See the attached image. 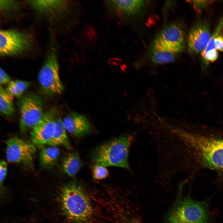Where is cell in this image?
<instances>
[{"instance_id":"6da1fadb","label":"cell","mask_w":223,"mask_h":223,"mask_svg":"<svg viewBox=\"0 0 223 223\" xmlns=\"http://www.w3.org/2000/svg\"><path fill=\"white\" fill-rule=\"evenodd\" d=\"M170 136L173 154L178 159V171L210 169L223 186V134L192 132L173 126Z\"/></svg>"},{"instance_id":"7a4b0ae2","label":"cell","mask_w":223,"mask_h":223,"mask_svg":"<svg viewBox=\"0 0 223 223\" xmlns=\"http://www.w3.org/2000/svg\"><path fill=\"white\" fill-rule=\"evenodd\" d=\"M60 201L65 215L73 223H86L91 217L93 210L90 200L79 184L72 182L64 186Z\"/></svg>"},{"instance_id":"3957f363","label":"cell","mask_w":223,"mask_h":223,"mask_svg":"<svg viewBox=\"0 0 223 223\" xmlns=\"http://www.w3.org/2000/svg\"><path fill=\"white\" fill-rule=\"evenodd\" d=\"M135 138L134 133L127 134L99 146L93 156L94 164L106 167L116 166L129 170V154Z\"/></svg>"},{"instance_id":"277c9868","label":"cell","mask_w":223,"mask_h":223,"mask_svg":"<svg viewBox=\"0 0 223 223\" xmlns=\"http://www.w3.org/2000/svg\"><path fill=\"white\" fill-rule=\"evenodd\" d=\"M165 219L167 223H209L208 203L178 196Z\"/></svg>"},{"instance_id":"5b68a950","label":"cell","mask_w":223,"mask_h":223,"mask_svg":"<svg viewBox=\"0 0 223 223\" xmlns=\"http://www.w3.org/2000/svg\"><path fill=\"white\" fill-rule=\"evenodd\" d=\"M41 90L47 96L61 94L64 88L60 80L57 56L54 50L47 55L38 75Z\"/></svg>"},{"instance_id":"8992f818","label":"cell","mask_w":223,"mask_h":223,"mask_svg":"<svg viewBox=\"0 0 223 223\" xmlns=\"http://www.w3.org/2000/svg\"><path fill=\"white\" fill-rule=\"evenodd\" d=\"M19 104L20 114V129L24 132L31 130L44 114L42 100L35 94H28L20 98Z\"/></svg>"},{"instance_id":"52a82bcc","label":"cell","mask_w":223,"mask_h":223,"mask_svg":"<svg viewBox=\"0 0 223 223\" xmlns=\"http://www.w3.org/2000/svg\"><path fill=\"white\" fill-rule=\"evenodd\" d=\"M32 41L24 32L12 29L0 31V55L2 56L16 55L29 50Z\"/></svg>"},{"instance_id":"ba28073f","label":"cell","mask_w":223,"mask_h":223,"mask_svg":"<svg viewBox=\"0 0 223 223\" xmlns=\"http://www.w3.org/2000/svg\"><path fill=\"white\" fill-rule=\"evenodd\" d=\"M6 156L9 162L32 166L37 150L29 142L16 137H12L5 141Z\"/></svg>"},{"instance_id":"9c48e42d","label":"cell","mask_w":223,"mask_h":223,"mask_svg":"<svg viewBox=\"0 0 223 223\" xmlns=\"http://www.w3.org/2000/svg\"><path fill=\"white\" fill-rule=\"evenodd\" d=\"M56 115L54 109L45 112L41 120L31 130L30 138L33 144L39 147L48 145L55 130Z\"/></svg>"},{"instance_id":"30bf717a","label":"cell","mask_w":223,"mask_h":223,"mask_svg":"<svg viewBox=\"0 0 223 223\" xmlns=\"http://www.w3.org/2000/svg\"><path fill=\"white\" fill-rule=\"evenodd\" d=\"M156 39L179 53L184 47V32L179 25L176 23H171L164 27Z\"/></svg>"},{"instance_id":"8fae6325","label":"cell","mask_w":223,"mask_h":223,"mask_svg":"<svg viewBox=\"0 0 223 223\" xmlns=\"http://www.w3.org/2000/svg\"><path fill=\"white\" fill-rule=\"evenodd\" d=\"M211 36L208 25L200 23L193 27L187 37L188 49L195 54L201 53L206 47Z\"/></svg>"},{"instance_id":"7c38bea8","label":"cell","mask_w":223,"mask_h":223,"mask_svg":"<svg viewBox=\"0 0 223 223\" xmlns=\"http://www.w3.org/2000/svg\"><path fill=\"white\" fill-rule=\"evenodd\" d=\"M63 122L66 131L77 137L86 135L91 130V125L87 118L77 112L68 114L64 117Z\"/></svg>"},{"instance_id":"4fadbf2b","label":"cell","mask_w":223,"mask_h":223,"mask_svg":"<svg viewBox=\"0 0 223 223\" xmlns=\"http://www.w3.org/2000/svg\"><path fill=\"white\" fill-rule=\"evenodd\" d=\"M144 0H109L106 3L109 9L118 15L136 14L144 7Z\"/></svg>"},{"instance_id":"5bb4252c","label":"cell","mask_w":223,"mask_h":223,"mask_svg":"<svg viewBox=\"0 0 223 223\" xmlns=\"http://www.w3.org/2000/svg\"><path fill=\"white\" fill-rule=\"evenodd\" d=\"M150 53L152 62L157 65L173 62L179 54L156 38L152 44Z\"/></svg>"},{"instance_id":"9a60e30c","label":"cell","mask_w":223,"mask_h":223,"mask_svg":"<svg viewBox=\"0 0 223 223\" xmlns=\"http://www.w3.org/2000/svg\"><path fill=\"white\" fill-rule=\"evenodd\" d=\"M26 2L35 11L44 15L53 14L65 11L69 3L64 0H27Z\"/></svg>"},{"instance_id":"2e32d148","label":"cell","mask_w":223,"mask_h":223,"mask_svg":"<svg viewBox=\"0 0 223 223\" xmlns=\"http://www.w3.org/2000/svg\"><path fill=\"white\" fill-rule=\"evenodd\" d=\"M66 131L63 120L60 116H57L56 115L55 130L48 145L50 146H55L60 145L68 149H71V143Z\"/></svg>"},{"instance_id":"e0dca14e","label":"cell","mask_w":223,"mask_h":223,"mask_svg":"<svg viewBox=\"0 0 223 223\" xmlns=\"http://www.w3.org/2000/svg\"><path fill=\"white\" fill-rule=\"evenodd\" d=\"M223 27V19L219 23L205 49L201 53V56L207 62H213L218 56L217 50L215 44V39L219 35Z\"/></svg>"},{"instance_id":"ac0fdd59","label":"cell","mask_w":223,"mask_h":223,"mask_svg":"<svg viewBox=\"0 0 223 223\" xmlns=\"http://www.w3.org/2000/svg\"><path fill=\"white\" fill-rule=\"evenodd\" d=\"M81 162L78 155L76 152L67 154L63 159L61 167L63 172L70 176H75L81 166Z\"/></svg>"},{"instance_id":"d6986e66","label":"cell","mask_w":223,"mask_h":223,"mask_svg":"<svg viewBox=\"0 0 223 223\" xmlns=\"http://www.w3.org/2000/svg\"><path fill=\"white\" fill-rule=\"evenodd\" d=\"M60 151L56 146H50L44 148L39 155V160L42 165L46 167H51L57 161Z\"/></svg>"},{"instance_id":"ffe728a7","label":"cell","mask_w":223,"mask_h":223,"mask_svg":"<svg viewBox=\"0 0 223 223\" xmlns=\"http://www.w3.org/2000/svg\"><path fill=\"white\" fill-rule=\"evenodd\" d=\"M0 110L7 116L12 115L15 112L13 97L1 86L0 87Z\"/></svg>"},{"instance_id":"44dd1931","label":"cell","mask_w":223,"mask_h":223,"mask_svg":"<svg viewBox=\"0 0 223 223\" xmlns=\"http://www.w3.org/2000/svg\"><path fill=\"white\" fill-rule=\"evenodd\" d=\"M31 85L30 82L26 81H11L7 84L5 89L13 97H20Z\"/></svg>"},{"instance_id":"7402d4cb","label":"cell","mask_w":223,"mask_h":223,"mask_svg":"<svg viewBox=\"0 0 223 223\" xmlns=\"http://www.w3.org/2000/svg\"><path fill=\"white\" fill-rule=\"evenodd\" d=\"M92 174L94 179L102 180L109 175V172L106 167L98 164H94L92 169Z\"/></svg>"},{"instance_id":"603a6c76","label":"cell","mask_w":223,"mask_h":223,"mask_svg":"<svg viewBox=\"0 0 223 223\" xmlns=\"http://www.w3.org/2000/svg\"><path fill=\"white\" fill-rule=\"evenodd\" d=\"M19 4L17 1L13 0H0L1 11L8 12L18 9Z\"/></svg>"},{"instance_id":"cb8c5ba5","label":"cell","mask_w":223,"mask_h":223,"mask_svg":"<svg viewBox=\"0 0 223 223\" xmlns=\"http://www.w3.org/2000/svg\"><path fill=\"white\" fill-rule=\"evenodd\" d=\"M7 165L6 162L2 160L0 162V183L2 186L7 175Z\"/></svg>"},{"instance_id":"d4e9b609","label":"cell","mask_w":223,"mask_h":223,"mask_svg":"<svg viewBox=\"0 0 223 223\" xmlns=\"http://www.w3.org/2000/svg\"><path fill=\"white\" fill-rule=\"evenodd\" d=\"M10 77L1 68L0 69V84L1 85L8 84L11 81Z\"/></svg>"},{"instance_id":"484cf974","label":"cell","mask_w":223,"mask_h":223,"mask_svg":"<svg viewBox=\"0 0 223 223\" xmlns=\"http://www.w3.org/2000/svg\"><path fill=\"white\" fill-rule=\"evenodd\" d=\"M208 1H192L191 3L193 5L195 9L198 11H201V10L206 6L208 3H210Z\"/></svg>"},{"instance_id":"4316f807","label":"cell","mask_w":223,"mask_h":223,"mask_svg":"<svg viewBox=\"0 0 223 223\" xmlns=\"http://www.w3.org/2000/svg\"><path fill=\"white\" fill-rule=\"evenodd\" d=\"M215 44L217 50L223 51V36L218 35L215 39Z\"/></svg>"},{"instance_id":"83f0119b","label":"cell","mask_w":223,"mask_h":223,"mask_svg":"<svg viewBox=\"0 0 223 223\" xmlns=\"http://www.w3.org/2000/svg\"><path fill=\"white\" fill-rule=\"evenodd\" d=\"M126 223H141V222L137 218H133L130 219Z\"/></svg>"}]
</instances>
